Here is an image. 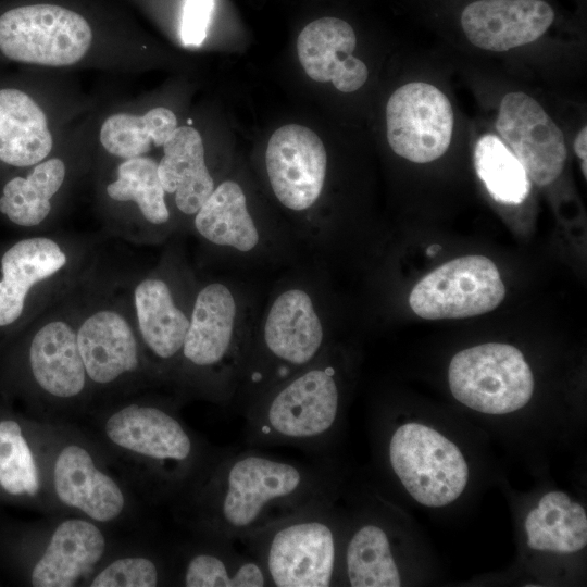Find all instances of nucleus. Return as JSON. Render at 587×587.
Returning a JSON list of instances; mask_svg holds the SVG:
<instances>
[{
	"label": "nucleus",
	"instance_id": "1",
	"mask_svg": "<svg viewBox=\"0 0 587 587\" xmlns=\"http://www.w3.org/2000/svg\"><path fill=\"white\" fill-rule=\"evenodd\" d=\"M190 496L193 524L205 535L235 540L336 499L337 485L322 461L299 462L229 447Z\"/></svg>",
	"mask_w": 587,
	"mask_h": 587
},
{
	"label": "nucleus",
	"instance_id": "2",
	"mask_svg": "<svg viewBox=\"0 0 587 587\" xmlns=\"http://www.w3.org/2000/svg\"><path fill=\"white\" fill-rule=\"evenodd\" d=\"M315 267L283 278L259 312L233 402L241 413L333 344L324 305L322 268Z\"/></svg>",
	"mask_w": 587,
	"mask_h": 587
},
{
	"label": "nucleus",
	"instance_id": "3",
	"mask_svg": "<svg viewBox=\"0 0 587 587\" xmlns=\"http://www.w3.org/2000/svg\"><path fill=\"white\" fill-rule=\"evenodd\" d=\"M255 295L233 279L197 288L176 371L195 390L232 405L259 315Z\"/></svg>",
	"mask_w": 587,
	"mask_h": 587
},
{
	"label": "nucleus",
	"instance_id": "4",
	"mask_svg": "<svg viewBox=\"0 0 587 587\" xmlns=\"http://www.w3.org/2000/svg\"><path fill=\"white\" fill-rule=\"evenodd\" d=\"M342 391L339 353L332 344L245 410V440L253 447L322 451L339 422Z\"/></svg>",
	"mask_w": 587,
	"mask_h": 587
},
{
	"label": "nucleus",
	"instance_id": "5",
	"mask_svg": "<svg viewBox=\"0 0 587 587\" xmlns=\"http://www.w3.org/2000/svg\"><path fill=\"white\" fill-rule=\"evenodd\" d=\"M334 504L317 503L235 541L262 565L271 587L337 585L344 529Z\"/></svg>",
	"mask_w": 587,
	"mask_h": 587
},
{
	"label": "nucleus",
	"instance_id": "6",
	"mask_svg": "<svg viewBox=\"0 0 587 587\" xmlns=\"http://www.w3.org/2000/svg\"><path fill=\"white\" fill-rule=\"evenodd\" d=\"M192 224L201 240L233 267L286 265L301 254L286 225L257 215L243 186L234 179L215 186Z\"/></svg>",
	"mask_w": 587,
	"mask_h": 587
},
{
	"label": "nucleus",
	"instance_id": "7",
	"mask_svg": "<svg viewBox=\"0 0 587 587\" xmlns=\"http://www.w3.org/2000/svg\"><path fill=\"white\" fill-rule=\"evenodd\" d=\"M105 434L160 467L170 490L192 489L227 449H207L175 414L155 405L129 404L114 412Z\"/></svg>",
	"mask_w": 587,
	"mask_h": 587
},
{
	"label": "nucleus",
	"instance_id": "8",
	"mask_svg": "<svg viewBox=\"0 0 587 587\" xmlns=\"http://www.w3.org/2000/svg\"><path fill=\"white\" fill-rule=\"evenodd\" d=\"M388 460L410 496L426 507L453 502L469 480V466L460 449L436 429L415 422L392 432Z\"/></svg>",
	"mask_w": 587,
	"mask_h": 587
},
{
	"label": "nucleus",
	"instance_id": "9",
	"mask_svg": "<svg viewBox=\"0 0 587 587\" xmlns=\"http://www.w3.org/2000/svg\"><path fill=\"white\" fill-rule=\"evenodd\" d=\"M327 171L326 149L310 128L289 124L271 136L265 151L267 183L276 201L292 216L287 227L297 243L320 204Z\"/></svg>",
	"mask_w": 587,
	"mask_h": 587
},
{
	"label": "nucleus",
	"instance_id": "10",
	"mask_svg": "<svg viewBox=\"0 0 587 587\" xmlns=\"http://www.w3.org/2000/svg\"><path fill=\"white\" fill-rule=\"evenodd\" d=\"M453 397L475 411L500 415L525 407L534 377L514 346L489 342L458 352L448 370Z\"/></svg>",
	"mask_w": 587,
	"mask_h": 587
},
{
	"label": "nucleus",
	"instance_id": "11",
	"mask_svg": "<svg viewBox=\"0 0 587 587\" xmlns=\"http://www.w3.org/2000/svg\"><path fill=\"white\" fill-rule=\"evenodd\" d=\"M91 41L88 22L57 4L17 7L0 16V51L13 61L67 66L85 57Z\"/></svg>",
	"mask_w": 587,
	"mask_h": 587
},
{
	"label": "nucleus",
	"instance_id": "12",
	"mask_svg": "<svg viewBox=\"0 0 587 587\" xmlns=\"http://www.w3.org/2000/svg\"><path fill=\"white\" fill-rule=\"evenodd\" d=\"M504 296L496 264L483 255H466L424 276L411 290L409 304L423 319H462L492 311Z\"/></svg>",
	"mask_w": 587,
	"mask_h": 587
},
{
	"label": "nucleus",
	"instance_id": "13",
	"mask_svg": "<svg viewBox=\"0 0 587 587\" xmlns=\"http://www.w3.org/2000/svg\"><path fill=\"white\" fill-rule=\"evenodd\" d=\"M387 140L392 151L414 163L440 158L449 148L453 111L437 87L413 82L398 88L386 107Z\"/></svg>",
	"mask_w": 587,
	"mask_h": 587
},
{
	"label": "nucleus",
	"instance_id": "14",
	"mask_svg": "<svg viewBox=\"0 0 587 587\" xmlns=\"http://www.w3.org/2000/svg\"><path fill=\"white\" fill-rule=\"evenodd\" d=\"M496 128L536 185L560 176L567 154L564 136L534 98L521 91L505 95Z\"/></svg>",
	"mask_w": 587,
	"mask_h": 587
},
{
	"label": "nucleus",
	"instance_id": "15",
	"mask_svg": "<svg viewBox=\"0 0 587 587\" xmlns=\"http://www.w3.org/2000/svg\"><path fill=\"white\" fill-rule=\"evenodd\" d=\"M167 274L140 280L134 290V305L140 338L165 369L176 371L197 289Z\"/></svg>",
	"mask_w": 587,
	"mask_h": 587
},
{
	"label": "nucleus",
	"instance_id": "16",
	"mask_svg": "<svg viewBox=\"0 0 587 587\" xmlns=\"http://www.w3.org/2000/svg\"><path fill=\"white\" fill-rule=\"evenodd\" d=\"M554 20L544 0H478L461 14V26L471 43L502 52L540 38Z\"/></svg>",
	"mask_w": 587,
	"mask_h": 587
},
{
	"label": "nucleus",
	"instance_id": "17",
	"mask_svg": "<svg viewBox=\"0 0 587 587\" xmlns=\"http://www.w3.org/2000/svg\"><path fill=\"white\" fill-rule=\"evenodd\" d=\"M357 45L353 28L346 21L322 17L309 23L299 34V61L313 80L332 82L336 89L352 92L367 79L363 61L352 55Z\"/></svg>",
	"mask_w": 587,
	"mask_h": 587
},
{
	"label": "nucleus",
	"instance_id": "18",
	"mask_svg": "<svg viewBox=\"0 0 587 587\" xmlns=\"http://www.w3.org/2000/svg\"><path fill=\"white\" fill-rule=\"evenodd\" d=\"M87 377L105 385L139 367L135 333L125 316L102 309L87 316L76 330Z\"/></svg>",
	"mask_w": 587,
	"mask_h": 587
},
{
	"label": "nucleus",
	"instance_id": "19",
	"mask_svg": "<svg viewBox=\"0 0 587 587\" xmlns=\"http://www.w3.org/2000/svg\"><path fill=\"white\" fill-rule=\"evenodd\" d=\"M53 485L62 503L97 522L115 520L125 507L120 486L97 469L89 452L78 445L65 446L58 454Z\"/></svg>",
	"mask_w": 587,
	"mask_h": 587
},
{
	"label": "nucleus",
	"instance_id": "20",
	"mask_svg": "<svg viewBox=\"0 0 587 587\" xmlns=\"http://www.w3.org/2000/svg\"><path fill=\"white\" fill-rule=\"evenodd\" d=\"M105 550V538L92 523L72 519L58 525L32 571L35 587H70L88 574Z\"/></svg>",
	"mask_w": 587,
	"mask_h": 587
},
{
	"label": "nucleus",
	"instance_id": "21",
	"mask_svg": "<svg viewBox=\"0 0 587 587\" xmlns=\"http://www.w3.org/2000/svg\"><path fill=\"white\" fill-rule=\"evenodd\" d=\"M29 364L38 386L54 398L71 399L85 389L88 377L76 330L66 321L47 322L36 332Z\"/></svg>",
	"mask_w": 587,
	"mask_h": 587
},
{
	"label": "nucleus",
	"instance_id": "22",
	"mask_svg": "<svg viewBox=\"0 0 587 587\" xmlns=\"http://www.w3.org/2000/svg\"><path fill=\"white\" fill-rule=\"evenodd\" d=\"M66 253L48 237L14 243L1 258L0 326L14 323L23 313L29 290L64 267Z\"/></svg>",
	"mask_w": 587,
	"mask_h": 587
},
{
	"label": "nucleus",
	"instance_id": "23",
	"mask_svg": "<svg viewBox=\"0 0 587 587\" xmlns=\"http://www.w3.org/2000/svg\"><path fill=\"white\" fill-rule=\"evenodd\" d=\"M163 152L158 162L162 186L173 195L177 210L193 217L216 186L205 163L202 138L193 127H177Z\"/></svg>",
	"mask_w": 587,
	"mask_h": 587
},
{
	"label": "nucleus",
	"instance_id": "24",
	"mask_svg": "<svg viewBox=\"0 0 587 587\" xmlns=\"http://www.w3.org/2000/svg\"><path fill=\"white\" fill-rule=\"evenodd\" d=\"M53 139L46 114L26 92L0 89V161L30 166L43 161Z\"/></svg>",
	"mask_w": 587,
	"mask_h": 587
},
{
	"label": "nucleus",
	"instance_id": "25",
	"mask_svg": "<svg viewBox=\"0 0 587 587\" xmlns=\"http://www.w3.org/2000/svg\"><path fill=\"white\" fill-rule=\"evenodd\" d=\"M399 587L400 571L385 527L364 522L344 537L337 585Z\"/></svg>",
	"mask_w": 587,
	"mask_h": 587
},
{
	"label": "nucleus",
	"instance_id": "26",
	"mask_svg": "<svg viewBox=\"0 0 587 587\" xmlns=\"http://www.w3.org/2000/svg\"><path fill=\"white\" fill-rule=\"evenodd\" d=\"M211 542L189 554L182 584L187 587H271L262 565L235 540L208 535Z\"/></svg>",
	"mask_w": 587,
	"mask_h": 587
},
{
	"label": "nucleus",
	"instance_id": "27",
	"mask_svg": "<svg viewBox=\"0 0 587 587\" xmlns=\"http://www.w3.org/2000/svg\"><path fill=\"white\" fill-rule=\"evenodd\" d=\"M529 548L560 554L575 553L587 544L585 509L562 491L542 496L525 519Z\"/></svg>",
	"mask_w": 587,
	"mask_h": 587
},
{
	"label": "nucleus",
	"instance_id": "28",
	"mask_svg": "<svg viewBox=\"0 0 587 587\" xmlns=\"http://www.w3.org/2000/svg\"><path fill=\"white\" fill-rule=\"evenodd\" d=\"M65 164L59 158L43 160L26 177L9 180L0 197V212L14 224L35 226L51 211V199L65 178Z\"/></svg>",
	"mask_w": 587,
	"mask_h": 587
},
{
	"label": "nucleus",
	"instance_id": "29",
	"mask_svg": "<svg viewBox=\"0 0 587 587\" xmlns=\"http://www.w3.org/2000/svg\"><path fill=\"white\" fill-rule=\"evenodd\" d=\"M176 128L177 118L166 108L143 115L115 113L102 123L100 142L110 154L132 159L145 155L152 146H163Z\"/></svg>",
	"mask_w": 587,
	"mask_h": 587
},
{
	"label": "nucleus",
	"instance_id": "30",
	"mask_svg": "<svg viewBox=\"0 0 587 587\" xmlns=\"http://www.w3.org/2000/svg\"><path fill=\"white\" fill-rule=\"evenodd\" d=\"M116 174V179L107 186L111 199L135 202L143 218L152 225L168 224L171 212L154 159L145 155L125 159Z\"/></svg>",
	"mask_w": 587,
	"mask_h": 587
},
{
	"label": "nucleus",
	"instance_id": "31",
	"mask_svg": "<svg viewBox=\"0 0 587 587\" xmlns=\"http://www.w3.org/2000/svg\"><path fill=\"white\" fill-rule=\"evenodd\" d=\"M477 176L498 202L520 204L530 190L529 178L510 149L495 135L480 137L474 150Z\"/></svg>",
	"mask_w": 587,
	"mask_h": 587
},
{
	"label": "nucleus",
	"instance_id": "32",
	"mask_svg": "<svg viewBox=\"0 0 587 587\" xmlns=\"http://www.w3.org/2000/svg\"><path fill=\"white\" fill-rule=\"evenodd\" d=\"M0 486L10 495L36 496L39 473L21 426L12 420L0 421Z\"/></svg>",
	"mask_w": 587,
	"mask_h": 587
},
{
	"label": "nucleus",
	"instance_id": "33",
	"mask_svg": "<svg viewBox=\"0 0 587 587\" xmlns=\"http://www.w3.org/2000/svg\"><path fill=\"white\" fill-rule=\"evenodd\" d=\"M161 570L146 557L121 558L103 570L91 580V587H154L161 582Z\"/></svg>",
	"mask_w": 587,
	"mask_h": 587
},
{
	"label": "nucleus",
	"instance_id": "34",
	"mask_svg": "<svg viewBox=\"0 0 587 587\" xmlns=\"http://www.w3.org/2000/svg\"><path fill=\"white\" fill-rule=\"evenodd\" d=\"M215 0H185L180 20L184 46L198 47L207 37Z\"/></svg>",
	"mask_w": 587,
	"mask_h": 587
},
{
	"label": "nucleus",
	"instance_id": "35",
	"mask_svg": "<svg viewBox=\"0 0 587 587\" xmlns=\"http://www.w3.org/2000/svg\"><path fill=\"white\" fill-rule=\"evenodd\" d=\"M587 127H583L574 141V150L582 161H586L587 153Z\"/></svg>",
	"mask_w": 587,
	"mask_h": 587
}]
</instances>
